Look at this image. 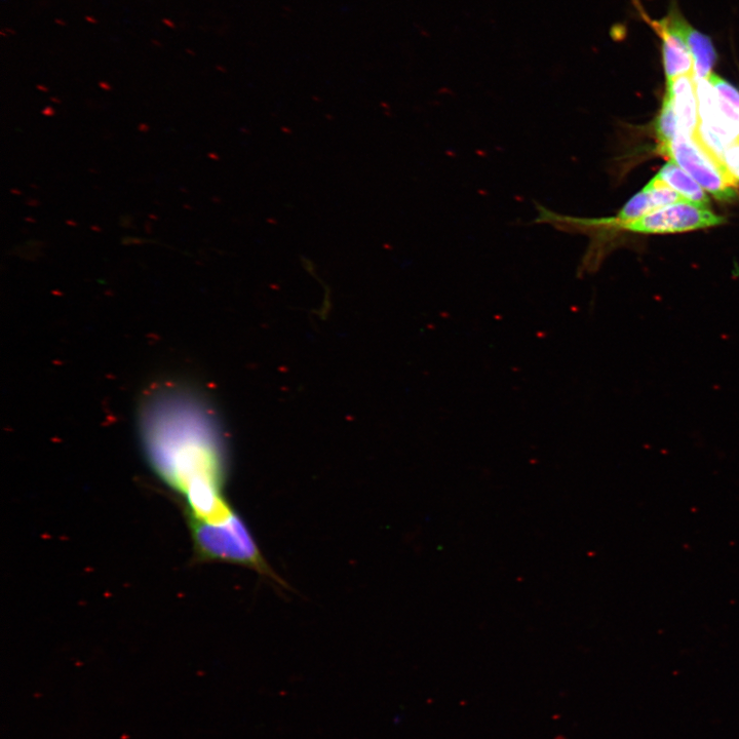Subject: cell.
Returning <instances> with one entry per match:
<instances>
[{
    "label": "cell",
    "instance_id": "obj_1",
    "mask_svg": "<svg viewBox=\"0 0 739 739\" xmlns=\"http://www.w3.org/2000/svg\"><path fill=\"white\" fill-rule=\"evenodd\" d=\"M206 427L197 409L180 396L154 400L145 410L142 433L151 468L182 496L198 486L223 488L224 459Z\"/></svg>",
    "mask_w": 739,
    "mask_h": 739
},
{
    "label": "cell",
    "instance_id": "obj_2",
    "mask_svg": "<svg viewBox=\"0 0 739 739\" xmlns=\"http://www.w3.org/2000/svg\"><path fill=\"white\" fill-rule=\"evenodd\" d=\"M193 551L202 562H222L251 568L277 585L285 582L263 557L252 532L236 512L220 523L188 521Z\"/></svg>",
    "mask_w": 739,
    "mask_h": 739
},
{
    "label": "cell",
    "instance_id": "obj_3",
    "mask_svg": "<svg viewBox=\"0 0 739 739\" xmlns=\"http://www.w3.org/2000/svg\"><path fill=\"white\" fill-rule=\"evenodd\" d=\"M659 152L667 155L717 200L726 203L737 200V181L697 134L688 136L681 133L667 146L659 147Z\"/></svg>",
    "mask_w": 739,
    "mask_h": 739
},
{
    "label": "cell",
    "instance_id": "obj_4",
    "mask_svg": "<svg viewBox=\"0 0 739 739\" xmlns=\"http://www.w3.org/2000/svg\"><path fill=\"white\" fill-rule=\"evenodd\" d=\"M679 15L678 10H672L663 20H651L644 15L647 23L663 42L664 66L668 81L694 73L693 58L679 28Z\"/></svg>",
    "mask_w": 739,
    "mask_h": 739
},
{
    "label": "cell",
    "instance_id": "obj_5",
    "mask_svg": "<svg viewBox=\"0 0 739 739\" xmlns=\"http://www.w3.org/2000/svg\"><path fill=\"white\" fill-rule=\"evenodd\" d=\"M666 96L672 103L681 133L688 136L696 135L700 118L693 74L668 81Z\"/></svg>",
    "mask_w": 739,
    "mask_h": 739
},
{
    "label": "cell",
    "instance_id": "obj_6",
    "mask_svg": "<svg viewBox=\"0 0 739 739\" xmlns=\"http://www.w3.org/2000/svg\"><path fill=\"white\" fill-rule=\"evenodd\" d=\"M680 31L694 62V73L698 79H709L717 61V52L711 38L693 28L680 14Z\"/></svg>",
    "mask_w": 739,
    "mask_h": 739
},
{
    "label": "cell",
    "instance_id": "obj_7",
    "mask_svg": "<svg viewBox=\"0 0 739 739\" xmlns=\"http://www.w3.org/2000/svg\"><path fill=\"white\" fill-rule=\"evenodd\" d=\"M656 178L680 193L686 201L709 207L710 200L703 187L675 163H668Z\"/></svg>",
    "mask_w": 739,
    "mask_h": 739
},
{
    "label": "cell",
    "instance_id": "obj_8",
    "mask_svg": "<svg viewBox=\"0 0 739 739\" xmlns=\"http://www.w3.org/2000/svg\"><path fill=\"white\" fill-rule=\"evenodd\" d=\"M714 87L721 111L733 133L739 137V91L722 77L712 74L708 79Z\"/></svg>",
    "mask_w": 739,
    "mask_h": 739
},
{
    "label": "cell",
    "instance_id": "obj_9",
    "mask_svg": "<svg viewBox=\"0 0 739 739\" xmlns=\"http://www.w3.org/2000/svg\"><path fill=\"white\" fill-rule=\"evenodd\" d=\"M656 134L660 142L659 147L673 142L681 130L670 99L666 96L656 122Z\"/></svg>",
    "mask_w": 739,
    "mask_h": 739
},
{
    "label": "cell",
    "instance_id": "obj_10",
    "mask_svg": "<svg viewBox=\"0 0 739 739\" xmlns=\"http://www.w3.org/2000/svg\"><path fill=\"white\" fill-rule=\"evenodd\" d=\"M645 189L649 192L656 209L686 201L680 193L659 181L656 177L651 180Z\"/></svg>",
    "mask_w": 739,
    "mask_h": 739
},
{
    "label": "cell",
    "instance_id": "obj_11",
    "mask_svg": "<svg viewBox=\"0 0 739 739\" xmlns=\"http://www.w3.org/2000/svg\"><path fill=\"white\" fill-rule=\"evenodd\" d=\"M723 163L731 176L739 181V137L726 148Z\"/></svg>",
    "mask_w": 739,
    "mask_h": 739
},
{
    "label": "cell",
    "instance_id": "obj_12",
    "mask_svg": "<svg viewBox=\"0 0 739 739\" xmlns=\"http://www.w3.org/2000/svg\"><path fill=\"white\" fill-rule=\"evenodd\" d=\"M162 22L168 28L175 29L177 27L176 24L170 19L165 18L162 20Z\"/></svg>",
    "mask_w": 739,
    "mask_h": 739
},
{
    "label": "cell",
    "instance_id": "obj_13",
    "mask_svg": "<svg viewBox=\"0 0 739 739\" xmlns=\"http://www.w3.org/2000/svg\"><path fill=\"white\" fill-rule=\"evenodd\" d=\"M99 86L104 91H111V89H112L111 86L108 83H106V82H100L99 83Z\"/></svg>",
    "mask_w": 739,
    "mask_h": 739
},
{
    "label": "cell",
    "instance_id": "obj_14",
    "mask_svg": "<svg viewBox=\"0 0 739 739\" xmlns=\"http://www.w3.org/2000/svg\"><path fill=\"white\" fill-rule=\"evenodd\" d=\"M85 19H86V21L88 23H90L92 25H95V24L98 23L97 19L95 17H92V16H86Z\"/></svg>",
    "mask_w": 739,
    "mask_h": 739
},
{
    "label": "cell",
    "instance_id": "obj_15",
    "mask_svg": "<svg viewBox=\"0 0 739 739\" xmlns=\"http://www.w3.org/2000/svg\"><path fill=\"white\" fill-rule=\"evenodd\" d=\"M44 114H46L47 116H53L55 114V110L52 107H47L44 110Z\"/></svg>",
    "mask_w": 739,
    "mask_h": 739
},
{
    "label": "cell",
    "instance_id": "obj_16",
    "mask_svg": "<svg viewBox=\"0 0 739 739\" xmlns=\"http://www.w3.org/2000/svg\"><path fill=\"white\" fill-rule=\"evenodd\" d=\"M36 88H37L38 91H42V92H45V93H48L49 92V89L46 86H44V85H37Z\"/></svg>",
    "mask_w": 739,
    "mask_h": 739
},
{
    "label": "cell",
    "instance_id": "obj_17",
    "mask_svg": "<svg viewBox=\"0 0 739 739\" xmlns=\"http://www.w3.org/2000/svg\"><path fill=\"white\" fill-rule=\"evenodd\" d=\"M151 44H152V45H153L154 47H158V48H162V47H163V44H162V43H161L160 41H157V40H152V41H151Z\"/></svg>",
    "mask_w": 739,
    "mask_h": 739
},
{
    "label": "cell",
    "instance_id": "obj_18",
    "mask_svg": "<svg viewBox=\"0 0 739 739\" xmlns=\"http://www.w3.org/2000/svg\"><path fill=\"white\" fill-rule=\"evenodd\" d=\"M55 23H56L57 25H59V26H62V27H65V26L67 25V24H66V22H65V21H63L62 19H56V20H55Z\"/></svg>",
    "mask_w": 739,
    "mask_h": 739
},
{
    "label": "cell",
    "instance_id": "obj_19",
    "mask_svg": "<svg viewBox=\"0 0 739 739\" xmlns=\"http://www.w3.org/2000/svg\"><path fill=\"white\" fill-rule=\"evenodd\" d=\"M5 31H6V32H7L8 34H12V35H16V34H17V33H16V31H15V30H13V29H11V28H6V29H5Z\"/></svg>",
    "mask_w": 739,
    "mask_h": 739
},
{
    "label": "cell",
    "instance_id": "obj_20",
    "mask_svg": "<svg viewBox=\"0 0 739 739\" xmlns=\"http://www.w3.org/2000/svg\"><path fill=\"white\" fill-rule=\"evenodd\" d=\"M186 53H187L188 55H191V56H194V55H196V53H194V52H193L192 50H190V49H186Z\"/></svg>",
    "mask_w": 739,
    "mask_h": 739
},
{
    "label": "cell",
    "instance_id": "obj_21",
    "mask_svg": "<svg viewBox=\"0 0 739 739\" xmlns=\"http://www.w3.org/2000/svg\"><path fill=\"white\" fill-rule=\"evenodd\" d=\"M0 35H2L3 37H8L9 36V34L5 30L0 31Z\"/></svg>",
    "mask_w": 739,
    "mask_h": 739
},
{
    "label": "cell",
    "instance_id": "obj_22",
    "mask_svg": "<svg viewBox=\"0 0 739 739\" xmlns=\"http://www.w3.org/2000/svg\"><path fill=\"white\" fill-rule=\"evenodd\" d=\"M52 101H53V102H56V103H60V102H61V101H60L59 99H57V98H52Z\"/></svg>",
    "mask_w": 739,
    "mask_h": 739
}]
</instances>
